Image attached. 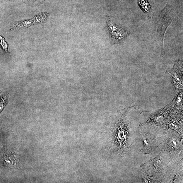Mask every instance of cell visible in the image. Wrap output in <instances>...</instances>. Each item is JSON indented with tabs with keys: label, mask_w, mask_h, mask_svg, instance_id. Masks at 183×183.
<instances>
[{
	"label": "cell",
	"mask_w": 183,
	"mask_h": 183,
	"mask_svg": "<svg viewBox=\"0 0 183 183\" xmlns=\"http://www.w3.org/2000/svg\"><path fill=\"white\" fill-rule=\"evenodd\" d=\"M20 1L30 5L37 6L42 4L45 0H20Z\"/></svg>",
	"instance_id": "obj_7"
},
{
	"label": "cell",
	"mask_w": 183,
	"mask_h": 183,
	"mask_svg": "<svg viewBox=\"0 0 183 183\" xmlns=\"http://www.w3.org/2000/svg\"><path fill=\"white\" fill-rule=\"evenodd\" d=\"M139 5L143 12L150 18L153 11L148 0H138Z\"/></svg>",
	"instance_id": "obj_4"
},
{
	"label": "cell",
	"mask_w": 183,
	"mask_h": 183,
	"mask_svg": "<svg viewBox=\"0 0 183 183\" xmlns=\"http://www.w3.org/2000/svg\"><path fill=\"white\" fill-rule=\"evenodd\" d=\"M174 15L172 10L166 8L162 11L158 16L157 23V36L160 45L161 54H165L164 39L166 31L169 25L174 20Z\"/></svg>",
	"instance_id": "obj_1"
},
{
	"label": "cell",
	"mask_w": 183,
	"mask_h": 183,
	"mask_svg": "<svg viewBox=\"0 0 183 183\" xmlns=\"http://www.w3.org/2000/svg\"><path fill=\"white\" fill-rule=\"evenodd\" d=\"M106 25L107 31L114 44H119L123 42L130 35V32L114 24L109 16L107 18Z\"/></svg>",
	"instance_id": "obj_2"
},
{
	"label": "cell",
	"mask_w": 183,
	"mask_h": 183,
	"mask_svg": "<svg viewBox=\"0 0 183 183\" xmlns=\"http://www.w3.org/2000/svg\"><path fill=\"white\" fill-rule=\"evenodd\" d=\"M49 16V14L48 13H40L30 20L15 23L12 25V29L18 30L24 29L34 25L44 23Z\"/></svg>",
	"instance_id": "obj_3"
},
{
	"label": "cell",
	"mask_w": 183,
	"mask_h": 183,
	"mask_svg": "<svg viewBox=\"0 0 183 183\" xmlns=\"http://www.w3.org/2000/svg\"><path fill=\"white\" fill-rule=\"evenodd\" d=\"M9 98L10 94L8 93L0 91V113L5 108Z\"/></svg>",
	"instance_id": "obj_5"
},
{
	"label": "cell",
	"mask_w": 183,
	"mask_h": 183,
	"mask_svg": "<svg viewBox=\"0 0 183 183\" xmlns=\"http://www.w3.org/2000/svg\"><path fill=\"white\" fill-rule=\"evenodd\" d=\"M0 47L3 49L4 52L9 53V47L5 38L0 35Z\"/></svg>",
	"instance_id": "obj_6"
}]
</instances>
